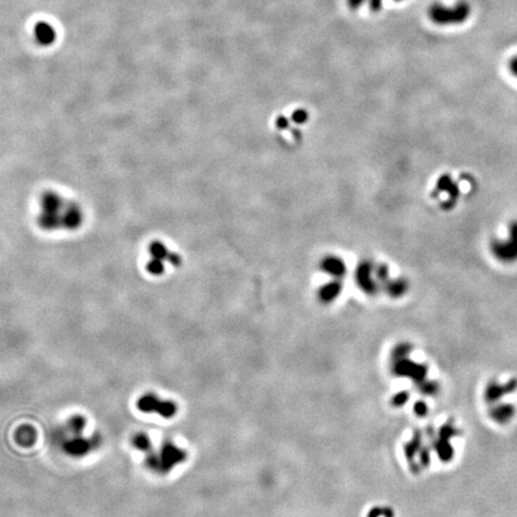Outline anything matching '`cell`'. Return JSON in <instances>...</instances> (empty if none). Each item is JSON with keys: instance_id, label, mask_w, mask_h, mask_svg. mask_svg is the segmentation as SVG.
Here are the masks:
<instances>
[{"instance_id": "12", "label": "cell", "mask_w": 517, "mask_h": 517, "mask_svg": "<svg viewBox=\"0 0 517 517\" xmlns=\"http://www.w3.org/2000/svg\"><path fill=\"white\" fill-rule=\"evenodd\" d=\"M292 119L297 123H303L308 120V113L304 110H296L295 113H293Z\"/></svg>"}, {"instance_id": "3", "label": "cell", "mask_w": 517, "mask_h": 517, "mask_svg": "<svg viewBox=\"0 0 517 517\" xmlns=\"http://www.w3.org/2000/svg\"><path fill=\"white\" fill-rule=\"evenodd\" d=\"M492 253L499 261L513 262L517 258V223L510 224L507 237L492 243Z\"/></svg>"}, {"instance_id": "9", "label": "cell", "mask_w": 517, "mask_h": 517, "mask_svg": "<svg viewBox=\"0 0 517 517\" xmlns=\"http://www.w3.org/2000/svg\"><path fill=\"white\" fill-rule=\"evenodd\" d=\"M340 292H342V283L339 281V279H334L330 283L322 285L321 289H320V297L323 301L331 302L336 299Z\"/></svg>"}, {"instance_id": "7", "label": "cell", "mask_w": 517, "mask_h": 517, "mask_svg": "<svg viewBox=\"0 0 517 517\" xmlns=\"http://www.w3.org/2000/svg\"><path fill=\"white\" fill-rule=\"evenodd\" d=\"M34 36L36 42L41 46H51L57 40V31L54 26L47 22L36 23L34 28Z\"/></svg>"}, {"instance_id": "11", "label": "cell", "mask_w": 517, "mask_h": 517, "mask_svg": "<svg viewBox=\"0 0 517 517\" xmlns=\"http://www.w3.org/2000/svg\"><path fill=\"white\" fill-rule=\"evenodd\" d=\"M134 444H136L137 448L140 449V450H148L150 446V442L145 434H138L136 438H134Z\"/></svg>"}, {"instance_id": "8", "label": "cell", "mask_w": 517, "mask_h": 517, "mask_svg": "<svg viewBox=\"0 0 517 517\" xmlns=\"http://www.w3.org/2000/svg\"><path fill=\"white\" fill-rule=\"evenodd\" d=\"M184 459V452L181 449L176 448V446L172 444H167L162 449V454L160 457V466L162 468H164L166 471H168L172 466H175L176 463L183 461Z\"/></svg>"}, {"instance_id": "2", "label": "cell", "mask_w": 517, "mask_h": 517, "mask_svg": "<svg viewBox=\"0 0 517 517\" xmlns=\"http://www.w3.org/2000/svg\"><path fill=\"white\" fill-rule=\"evenodd\" d=\"M471 8L466 2H459L452 7L434 5L430 10V17L438 24H455L463 22L468 17Z\"/></svg>"}, {"instance_id": "4", "label": "cell", "mask_w": 517, "mask_h": 517, "mask_svg": "<svg viewBox=\"0 0 517 517\" xmlns=\"http://www.w3.org/2000/svg\"><path fill=\"white\" fill-rule=\"evenodd\" d=\"M138 408L146 413H157L163 418H172L176 414V405L168 400H161L156 395L142 396L138 401Z\"/></svg>"}, {"instance_id": "6", "label": "cell", "mask_w": 517, "mask_h": 517, "mask_svg": "<svg viewBox=\"0 0 517 517\" xmlns=\"http://www.w3.org/2000/svg\"><path fill=\"white\" fill-rule=\"evenodd\" d=\"M320 267H321L322 272H325L326 274H328L334 279H342L346 274V271H347L345 261L340 257H336V255H328V257L323 258L321 263H320Z\"/></svg>"}, {"instance_id": "10", "label": "cell", "mask_w": 517, "mask_h": 517, "mask_svg": "<svg viewBox=\"0 0 517 517\" xmlns=\"http://www.w3.org/2000/svg\"><path fill=\"white\" fill-rule=\"evenodd\" d=\"M387 292L390 296H400L405 291L407 290V283L404 279H394V280H388L386 284Z\"/></svg>"}, {"instance_id": "13", "label": "cell", "mask_w": 517, "mask_h": 517, "mask_svg": "<svg viewBox=\"0 0 517 517\" xmlns=\"http://www.w3.org/2000/svg\"><path fill=\"white\" fill-rule=\"evenodd\" d=\"M510 71L517 78V57H515L510 61Z\"/></svg>"}, {"instance_id": "1", "label": "cell", "mask_w": 517, "mask_h": 517, "mask_svg": "<svg viewBox=\"0 0 517 517\" xmlns=\"http://www.w3.org/2000/svg\"><path fill=\"white\" fill-rule=\"evenodd\" d=\"M389 269L386 265H376L372 261L365 260L355 269V281L358 286L368 293L377 292L381 285L389 280Z\"/></svg>"}, {"instance_id": "5", "label": "cell", "mask_w": 517, "mask_h": 517, "mask_svg": "<svg viewBox=\"0 0 517 517\" xmlns=\"http://www.w3.org/2000/svg\"><path fill=\"white\" fill-rule=\"evenodd\" d=\"M436 192L439 195L443 196V202L446 207H452L456 204L457 198H459L460 192L459 187L455 183V181H452L451 176L449 175H442L437 181V187Z\"/></svg>"}]
</instances>
